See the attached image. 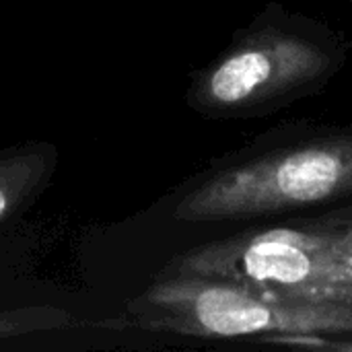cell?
<instances>
[{"label":"cell","mask_w":352,"mask_h":352,"mask_svg":"<svg viewBox=\"0 0 352 352\" xmlns=\"http://www.w3.org/2000/svg\"><path fill=\"white\" fill-rule=\"evenodd\" d=\"M342 206H352V124L293 120L212 163L179 192L171 217L227 235Z\"/></svg>","instance_id":"6da1fadb"},{"label":"cell","mask_w":352,"mask_h":352,"mask_svg":"<svg viewBox=\"0 0 352 352\" xmlns=\"http://www.w3.org/2000/svg\"><path fill=\"white\" fill-rule=\"evenodd\" d=\"M351 52L342 29L272 0L194 74L188 103L212 120L266 118L324 93Z\"/></svg>","instance_id":"7a4b0ae2"},{"label":"cell","mask_w":352,"mask_h":352,"mask_svg":"<svg viewBox=\"0 0 352 352\" xmlns=\"http://www.w3.org/2000/svg\"><path fill=\"white\" fill-rule=\"evenodd\" d=\"M161 274L221 278L280 299L352 307V221L326 210L252 225L179 252Z\"/></svg>","instance_id":"3957f363"},{"label":"cell","mask_w":352,"mask_h":352,"mask_svg":"<svg viewBox=\"0 0 352 352\" xmlns=\"http://www.w3.org/2000/svg\"><path fill=\"white\" fill-rule=\"evenodd\" d=\"M85 322L74 320L66 311L54 307H35V309H16V311H0V338L25 336L31 332L60 330L80 326Z\"/></svg>","instance_id":"8992f818"},{"label":"cell","mask_w":352,"mask_h":352,"mask_svg":"<svg viewBox=\"0 0 352 352\" xmlns=\"http://www.w3.org/2000/svg\"><path fill=\"white\" fill-rule=\"evenodd\" d=\"M47 146H25L0 155V225L12 219L52 173Z\"/></svg>","instance_id":"5b68a950"},{"label":"cell","mask_w":352,"mask_h":352,"mask_svg":"<svg viewBox=\"0 0 352 352\" xmlns=\"http://www.w3.org/2000/svg\"><path fill=\"white\" fill-rule=\"evenodd\" d=\"M342 2H346V4H351L352 6V0H342Z\"/></svg>","instance_id":"ba28073f"},{"label":"cell","mask_w":352,"mask_h":352,"mask_svg":"<svg viewBox=\"0 0 352 352\" xmlns=\"http://www.w3.org/2000/svg\"><path fill=\"white\" fill-rule=\"evenodd\" d=\"M130 311L153 332L200 340H250L320 349L326 340L351 338L352 307L280 299L243 285L159 274Z\"/></svg>","instance_id":"277c9868"},{"label":"cell","mask_w":352,"mask_h":352,"mask_svg":"<svg viewBox=\"0 0 352 352\" xmlns=\"http://www.w3.org/2000/svg\"><path fill=\"white\" fill-rule=\"evenodd\" d=\"M334 212H338L340 217H344V219H351V221H352V206H342V208H334Z\"/></svg>","instance_id":"52a82bcc"}]
</instances>
